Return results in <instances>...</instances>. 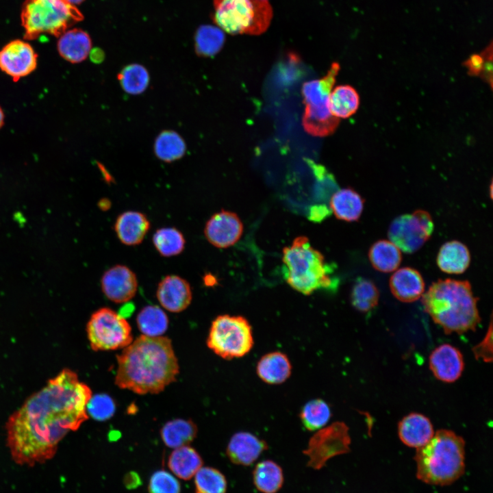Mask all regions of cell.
Listing matches in <instances>:
<instances>
[{
    "mask_svg": "<svg viewBox=\"0 0 493 493\" xmlns=\"http://www.w3.org/2000/svg\"><path fill=\"white\" fill-rule=\"evenodd\" d=\"M304 427L309 431L323 428L331 416L329 405L323 399H316L306 403L299 414Z\"/></svg>",
    "mask_w": 493,
    "mask_h": 493,
    "instance_id": "37",
    "label": "cell"
},
{
    "mask_svg": "<svg viewBox=\"0 0 493 493\" xmlns=\"http://www.w3.org/2000/svg\"><path fill=\"white\" fill-rule=\"evenodd\" d=\"M339 70V64L333 62L323 78L303 84L301 92L305 105H329V96Z\"/></svg>",
    "mask_w": 493,
    "mask_h": 493,
    "instance_id": "26",
    "label": "cell"
},
{
    "mask_svg": "<svg viewBox=\"0 0 493 493\" xmlns=\"http://www.w3.org/2000/svg\"><path fill=\"white\" fill-rule=\"evenodd\" d=\"M433 227L431 215L418 210L395 218L389 227L388 238L403 252L413 253L428 240Z\"/></svg>",
    "mask_w": 493,
    "mask_h": 493,
    "instance_id": "10",
    "label": "cell"
},
{
    "mask_svg": "<svg viewBox=\"0 0 493 493\" xmlns=\"http://www.w3.org/2000/svg\"><path fill=\"white\" fill-rule=\"evenodd\" d=\"M153 244L163 257H169L181 253L185 247V238L182 233L175 227H163L157 229L152 238Z\"/></svg>",
    "mask_w": 493,
    "mask_h": 493,
    "instance_id": "36",
    "label": "cell"
},
{
    "mask_svg": "<svg viewBox=\"0 0 493 493\" xmlns=\"http://www.w3.org/2000/svg\"><path fill=\"white\" fill-rule=\"evenodd\" d=\"M429 364L434 377L445 383L457 381L464 368L461 351L450 344L436 347L429 355Z\"/></svg>",
    "mask_w": 493,
    "mask_h": 493,
    "instance_id": "15",
    "label": "cell"
},
{
    "mask_svg": "<svg viewBox=\"0 0 493 493\" xmlns=\"http://www.w3.org/2000/svg\"><path fill=\"white\" fill-rule=\"evenodd\" d=\"M224 31L212 25H201L194 36V47L197 53L203 57H211L217 54L225 43Z\"/></svg>",
    "mask_w": 493,
    "mask_h": 493,
    "instance_id": "33",
    "label": "cell"
},
{
    "mask_svg": "<svg viewBox=\"0 0 493 493\" xmlns=\"http://www.w3.org/2000/svg\"><path fill=\"white\" fill-rule=\"evenodd\" d=\"M197 434V427L190 420L181 418L170 420L160 430V436L168 447L177 448L187 446Z\"/></svg>",
    "mask_w": 493,
    "mask_h": 493,
    "instance_id": "29",
    "label": "cell"
},
{
    "mask_svg": "<svg viewBox=\"0 0 493 493\" xmlns=\"http://www.w3.org/2000/svg\"><path fill=\"white\" fill-rule=\"evenodd\" d=\"M473 354L477 359H481L484 362L492 361V323H490L489 328L483 339L472 348Z\"/></svg>",
    "mask_w": 493,
    "mask_h": 493,
    "instance_id": "42",
    "label": "cell"
},
{
    "mask_svg": "<svg viewBox=\"0 0 493 493\" xmlns=\"http://www.w3.org/2000/svg\"><path fill=\"white\" fill-rule=\"evenodd\" d=\"M359 105V97L356 90L349 85H340L331 90L329 108L331 114L338 118H346L356 112Z\"/></svg>",
    "mask_w": 493,
    "mask_h": 493,
    "instance_id": "30",
    "label": "cell"
},
{
    "mask_svg": "<svg viewBox=\"0 0 493 493\" xmlns=\"http://www.w3.org/2000/svg\"><path fill=\"white\" fill-rule=\"evenodd\" d=\"M468 281L451 279L433 282L422 296L425 311L446 334L475 331L481 321Z\"/></svg>",
    "mask_w": 493,
    "mask_h": 493,
    "instance_id": "3",
    "label": "cell"
},
{
    "mask_svg": "<svg viewBox=\"0 0 493 493\" xmlns=\"http://www.w3.org/2000/svg\"><path fill=\"white\" fill-rule=\"evenodd\" d=\"M115 384L138 394H157L176 380L179 364L170 339L140 336L116 355Z\"/></svg>",
    "mask_w": 493,
    "mask_h": 493,
    "instance_id": "2",
    "label": "cell"
},
{
    "mask_svg": "<svg viewBox=\"0 0 493 493\" xmlns=\"http://www.w3.org/2000/svg\"><path fill=\"white\" fill-rule=\"evenodd\" d=\"M305 112L302 117V125L309 134L313 136H327L336 130L340 119L333 116L329 105H305Z\"/></svg>",
    "mask_w": 493,
    "mask_h": 493,
    "instance_id": "25",
    "label": "cell"
},
{
    "mask_svg": "<svg viewBox=\"0 0 493 493\" xmlns=\"http://www.w3.org/2000/svg\"><path fill=\"white\" fill-rule=\"evenodd\" d=\"M282 262L286 281L305 295L336 286L331 277L332 268L305 236L296 238L290 246L283 248Z\"/></svg>",
    "mask_w": 493,
    "mask_h": 493,
    "instance_id": "5",
    "label": "cell"
},
{
    "mask_svg": "<svg viewBox=\"0 0 493 493\" xmlns=\"http://www.w3.org/2000/svg\"><path fill=\"white\" fill-rule=\"evenodd\" d=\"M147 217L138 211H127L117 217L114 231L118 240L127 246L140 244L150 229Z\"/></svg>",
    "mask_w": 493,
    "mask_h": 493,
    "instance_id": "21",
    "label": "cell"
},
{
    "mask_svg": "<svg viewBox=\"0 0 493 493\" xmlns=\"http://www.w3.org/2000/svg\"><path fill=\"white\" fill-rule=\"evenodd\" d=\"M416 477L435 485H448L465 470V442L455 432L440 429L424 446L416 448Z\"/></svg>",
    "mask_w": 493,
    "mask_h": 493,
    "instance_id": "4",
    "label": "cell"
},
{
    "mask_svg": "<svg viewBox=\"0 0 493 493\" xmlns=\"http://www.w3.org/2000/svg\"><path fill=\"white\" fill-rule=\"evenodd\" d=\"M256 488L263 493H276L282 487L283 475L281 468L271 460L258 463L253 472Z\"/></svg>",
    "mask_w": 493,
    "mask_h": 493,
    "instance_id": "31",
    "label": "cell"
},
{
    "mask_svg": "<svg viewBox=\"0 0 493 493\" xmlns=\"http://www.w3.org/2000/svg\"><path fill=\"white\" fill-rule=\"evenodd\" d=\"M93 351L124 349L133 341L131 327L121 314L108 307H101L91 315L86 327Z\"/></svg>",
    "mask_w": 493,
    "mask_h": 493,
    "instance_id": "9",
    "label": "cell"
},
{
    "mask_svg": "<svg viewBox=\"0 0 493 493\" xmlns=\"http://www.w3.org/2000/svg\"><path fill=\"white\" fill-rule=\"evenodd\" d=\"M92 41L88 34L78 28L66 30L59 37L57 51L60 56L71 64L84 61L90 53Z\"/></svg>",
    "mask_w": 493,
    "mask_h": 493,
    "instance_id": "20",
    "label": "cell"
},
{
    "mask_svg": "<svg viewBox=\"0 0 493 493\" xmlns=\"http://www.w3.org/2000/svg\"><path fill=\"white\" fill-rule=\"evenodd\" d=\"M256 372L259 378L264 383L281 384L290 377L292 365L285 353L273 351L265 354L260 359Z\"/></svg>",
    "mask_w": 493,
    "mask_h": 493,
    "instance_id": "22",
    "label": "cell"
},
{
    "mask_svg": "<svg viewBox=\"0 0 493 493\" xmlns=\"http://www.w3.org/2000/svg\"><path fill=\"white\" fill-rule=\"evenodd\" d=\"M122 88L128 94H138L143 92L149 83V74L147 68L139 64L125 66L118 75Z\"/></svg>",
    "mask_w": 493,
    "mask_h": 493,
    "instance_id": "38",
    "label": "cell"
},
{
    "mask_svg": "<svg viewBox=\"0 0 493 493\" xmlns=\"http://www.w3.org/2000/svg\"><path fill=\"white\" fill-rule=\"evenodd\" d=\"M195 493H225L227 480L218 470L201 467L194 475Z\"/></svg>",
    "mask_w": 493,
    "mask_h": 493,
    "instance_id": "39",
    "label": "cell"
},
{
    "mask_svg": "<svg viewBox=\"0 0 493 493\" xmlns=\"http://www.w3.org/2000/svg\"><path fill=\"white\" fill-rule=\"evenodd\" d=\"M138 286L136 274L125 265L117 264L110 268L101 279L104 295L116 303H126L133 299Z\"/></svg>",
    "mask_w": 493,
    "mask_h": 493,
    "instance_id": "14",
    "label": "cell"
},
{
    "mask_svg": "<svg viewBox=\"0 0 493 493\" xmlns=\"http://www.w3.org/2000/svg\"><path fill=\"white\" fill-rule=\"evenodd\" d=\"M186 150L184 139L174 131H164L155 140V153L160 160L166 162L180 159L185 154Z\"/></svg>",
    "mask_w": 493,
    "mask_h": 493,
    "instance_id": "34",
    "label": "cell"
},
{
    "mask_svg": "<svg viewBox=\"0 0 493 493\" xmlns=\"http://www.w3.org/2000/svg\"><path fill=\"white\" fill-rule=\"evenodd\" d=\"M368 258L375 270L390 273L399 266L402 255L401 250L390 240H380L370 246Z\"/></svg>",
    "mask_w": 493,
    "mask_h": 493,
    "instance_id": "28",
    "label": "cell"
},
{
    "mask_svg": "<svg viewBox=\"0 0 493 493\" xmlns=\"http://www.w3.org/2000/svg\"><path fill=\"white\" fill-rule=\"evenodd\" d=\"M267 448V443L264 440L249 432L240 431L231 438L226 453L232 463L249 466Z\"/></svg>",
    "mask_w": 493,
    "mask_h": 493,
    "instance_id": "17",
    "label": "cell"
},
{
    "mask_svg": "<svg viewBox=\"0 0 493 493\" xmlns=\"http://www.w3.org/2000/svg\"><path fill=\"white\" fill-rule=\"evenodd\" d=\"M65 1H66L67 3H70V4L75 6V5L80 4V3H82L84 0H65Z\"/></svg>",
    "mask_w": 493,
    "mask_h": 493,
    "instance_id": "45",
    "label": "cell"
},
{
    "mask_svg": "<svg viewBox=\"0 0 493 493\" xmlns=\"http://www.w3.org/2000/svg\"><path fill=\"white\" fill-rule=\"evenodd\" d=\"M37 66L38 54L26 40H12L0 49V71L14 82L31 75Z\"/></svg>",
    "mask_w": 493,
    "mask_h": 493,
    "instance_id": "12",
    "label": "cell"
},
{
    "mask_svg": "<svg viewBox=\"0 0 493 493\" xmlns=\"http://www.w3.org/2000/svg\"><path fill=\"white\" fill-rule=\"evenodd\" d=\"M90 388L65 368L29 396L6 422L7 445L19 465L34 466L51 459L59 442L88 419Z\"/></svg>",
    "mask_w": 493,
    "mask_h": 493,
    "instance_id": "1",
    "label": "cell"
},
{
    "mask_svg": "<svg viewBox=\"0 0 493 493\" xmlns=\"http://www.w3.org/2000/svg\"><path fill=\"white\" fill-rule=\"evenodd\" d=\"M379 299V290L371 280L363 277L356 279L351 292V302L357 311L370 312L377 305Z\"/></svg>",
    "mask_w": 493,
    "mask_h": 493,
    "instance_id": "35",
    "label": "cell"
},
{
    "mask_svg": "<svg viewBox=\"0 0 493 493\" xmlns=\"http://www.w3.org/2000/svg\"><path fill=\"white\" fill-rule=\"evenodd\" d=\"M156 297L165 309L179 313L189 306L192 292L190 283L185 279L170 275L164 277L159 283Z\"/></svg>",
    "mask_w": 493,
    "mask_h": 493,
    "instance_id": "16",
    "label": "cell"
},
{
    "mask_svg": "<svg viewBox=\"0 0 493 493\" xmlns=\"http://www.w3.org/2000/svg\"><path fill=\"white\" fill-rule=\"evenodd\" d=\"M468 67L470 68V71L477 73V71H479L483 65V60L482 57L479 55H475L470 57V59L468 62Z\"/></svg>",
    "mask_w": 493,
    "mask_h": 493,
    "instance_id": "43",
    "label": "cell"
},
{
    "mask_svg": "<svg viewBox=\"0 0 493 493\" xmlns=\"http://www.w3.org/2000/svg\"><path fill=\"white\" fill-rule=\"evenodd\" d=\"M243 229V224L236 213L223 210L207 221L204 235L214 246L226 249L240 240Z\"/></svg>",
    "mask_w": 493,
    "mask_h": 493,
    "instance_id": "13",
    "label": "cell"
},
{
    "mask_svg": "<svg viewBox=\"0 0 493 493\" xmlns=\"http://www.w3.org/2000/svg\"><path fill=\"white\" fill-rule=\"evenodd\" d=\"M253 344L252 328L244 317L223 314L212 321L207 345L218 356L225 359L242 357Z\"/></svg>",
    "mask_w": 493,
    "mask_h": 493,
    "instance_id": "8",
    "label": "cell"
},
{
    "mask_svg": "<svg viewBox=\"0 0 493 493\" xmlns=\"http://www.w3.org/2000/svg\"><path fill=\"white\" fill-rule=\"evenodd\" d=\"M390 288L399 301L411 303L421 297L425 291V282L420 273L410 267L396 270L390 277Z\"/></svg>",
    "mask_w": 493,
    "mask_h": 493,
    "instance_id": "19",
    "label": "cell"
},
{
    "mask_svg": "<svg viewBox=\"0 0 493 493\" xmlns=\"http://www.w3.org/2000/svg\"><path fill=\"white\" fill-rule=\"evenodd\" d=\"M213 19L232 35H259L268 27L273 10L268 0H214Z\"/></svg>",
    "mask_w": 493,
    "mask_h": 493,
    "instance_id": "7",
    "label": "cell"
},
{
    "mask_svg": "<svg viewBox=\"0 0 493 493\" xmlns=\"http://www.w3.org/2000/svg\"><path fill=\"white\" fill-rule=\"evenodd\" d=\"M363 198L351 188L335 192L331 197L329 207L335 216L347 222L357 220L364 209Z\"/></svg>",
    "mask_w": 493,
    "mask_h": 493,
    "instance_id": "24",
    "label": "cell"
},
{
    "mask_svg": "<svg viewBox=\"0 0 493 493\" xmlns=\"http://www.w3.org/2000/svg\"><path fill=\"white\" fill-rule=\"evenodd\" d=\"M350 444L349 427L344 422H335L319 429L303 451L309 457L307 466L320 469L329 459L349 453Z\"/></svg>",
    "mask_w": 493,
    "mask_h": 493,
    "instance_id": "11",
    "label": "cell"
},
{
    "mask_svg": "<svg viewBox=\"0 0 493 493\" xmlns=\"http://www.w3.org/2000/svg\"><path fill=\"white\" fill-rule=\"evenodd\" d=\"M436 262L442 271L448 274H461L470 265V251L461 242L448 241L440 247Z\"/></svg>",
    "mask_w": 493,
    "mask_h": 493,
    "instance_id": "23",
    "label": "cell"
},
{
    "mask_svg": "<svg viewBox=\"0 0 493 493\" xmlns=\"http://www.w3.org/2000/svg\"><path fill=\"white\" fill-rule=\"evenodd\" d=\"M116 405L114 400L106 394L92 396L87 405L88 416L98 421H105L114 414Z\"/></svg>",
    "mask_w": 493,
    "mask_h": 493,
    "instance_id": "40",
    "label": "cell"
},
{
    "mask_svg": "<svg viewBox=\"0 0 493 493\" xmlns=\"http://www.w3.org/2000/svg\"><path fill=\"white\" fill-rule=\"evenodd\" d=\"M21 18L25 39L35 40L42 34L59 37L83 15L65 0H25Z\"/></svg>",
    "mask_w": 493,
    "mask_h": 493,
    "instance_id": "6",
    "label": "cell"
},
{
    "mask_svg": "<svg viewBox=\"0 0 493 493\" xmlns=\"http://www.w3.org/2000/svg\"><path fill=\"white\" fill-rule=\"evenodd\" d=\"M180 490L177 479L166 470H157L150 478L149 493H180Z\"/></svg>",
    "mask_w": 493,
    "mask_h": 493,
    "instance_id": "41",
    "label": "cell"
},
{
    "mask_svg": "<svg viewBox=\"0 0 493 493\" xmlns=\"http://www.w3.org/2000/svg\"><path fill=\"white\" fill-rule=\"evenodd\" d=\"M431 420L419 413H410L403 417L398 425V434L401 442L407 446L418 448L426 444L433 436Z\"/></svg>",
    "mask_w": 493,
    "mask_h": 493,
    "instance_id": "18",
    "label": "cell"
},
{
    "mask_svg": "<svg viewBox=\"0 0 493 493\" xmlns=\"http://www.w3.org/2000/svg\"><path fill=\"white\" fill-rule=\"evenodd\" d=\"M5 112H4L2 107L0 105V130L1 129V128L3 127V125L5 124Z\"/></svg>",
    "mask_w": 493,
    "mask_h": 493,
    "instance_id": "44",
    "label": "cell"
},
{
    "mask_svg": "<svg viewBox=\"0 0 493 493\" xmlns=\"http://www.w3.org/2000/svg\"><path fill=\"white\" fill-rule=\"evenodd\" d=\"M137 326L140 331L149 337H157L164 334L168 327L166 314L157 305H147L138 314Z\"/></svg>",
    "mask_w": 493,
    "mask_h": 493,
    "instance_id": "32",
    "label": "cell"
},
{
    "mask_svg": "<svg viewBox=\"0 0 493 493\" xmlns=\"http://www.w3.org/2000/svg\"><path fill=\"white\" fill-rule=\"evenodd\" d=\"M203 460L194 448L187 445L181 446L170 453L168 466L179 478L191 479L202 467Z\"/></svg>",
    "mask_w": 493,
    "mask_h": 493,
    "instance_id": "27",
    "label": "cell"
}]
</instances>
